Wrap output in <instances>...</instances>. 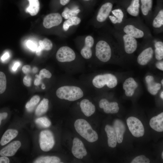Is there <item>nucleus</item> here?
<instances>
[{
	"label": "nucleus",
	"mask_w": 163,
	"mask_h": 163,
	"mask_svg": "<svg viewBox=\"0 0 163 163\" xmlns=\"http://www.w3.org/2000/svg\"><path fill=\"white\" fill-rule=\"evenodd\" d=\"M74 127L77 132L88 142H94L98 139L97 133L85 120L80 119L76 120L74 123Z\"/></svg>",
	"instance_id": "f257e3e1"
},
{
	"label": "nucleus",
	"mask_w": 163,
	"mask_h": 163,
	"mask_svg": "<svg viewBox=\"0 0 163 163\" xmlns=\"http://www.w3.org/2000/svg\"><path fill=\"white\" fill-rule=\"evenodd\" d=\"M57 97L61 99L70 101L78 100L84 95L81 89L74 86H64L59 88L56 92Z\"/></svg>",
	"instance_id": "f03ea898"
},
{
	"label": "nucleus",
	"mask_w": 163,
	"mask_h": 163,
	"mask_svg": "<svg viewBox=\"0 0 163 163\" xmlns=\"http://www.w3.org/2000/svg\"><path fill=\"white\" fill-rule=\"evenodd\" d=\"M92 82L94 87L98 88H103L106 85L108 88H113L117 84L116 77L111 74L97 75L94 78Z\"/></svg>",
	"instance_id": "7ed1b4c3"
},
{
	"label": "nucleus",
	"mask_w": 163,
	"mask_h": 163,
	"mask_svg": "<svg viewBox=\"0 0 163 163\" xmlns=\"http://www.w3.org/2000/svg\"><path fill=\"white\" fill-rule=\"evenodd\" d=\"M95 55L97 58L102 62L108 61L111 57V50L108 43L104 40L98 42L95 46Z\"/></svg>",
	"instance_id": "20e7f679"
},
{
	"label": "nucleus",
	"mask_w": 163,
	"mask_h": 163,
	"mask_svg": "<svg viewBox=\"0 0 163 163\" xmlns=\"http://www.w3.org/2000/svg\"><path fill=\"white\" fill-rule=\"evenodd\" d=\"M39 144L41 149L44 152L51 150L55 144L53 134L50 130H44L41 132L39 135Z\"/></svg>",
	"instance_id": "39448f33"
},
{
	"label": "nucleus",
	"mask_w": 163,
	"mask_h": 163,
	"mask_svg": "<svg viewBox=\"0 0 163 163\" xmlns=\"http://www.w3.org/2000/svg\"><path fill=\"white\" fill-rule=\"evenodd\" d=\"M126 123L129 129L133 136L139 137L144 135V127L138 119L134 117H130L127 119Z\"/></svg>",
	"instance_id": "423d86ee"
},
{
	"label": "nucleus",
	"mask_w": 163,
	"mask_h": 163,
	"mask_svg": "<svg viewBox=\"0 0 163 163\" xmlns=\"http://www.w3.org/2000/svg\"><path fill=\"white\" fill-rule=\"evenodd\" d=\"M56 57L60 62H70L74 60L76 57L75 54L71 48L67 46H63L57 51Z\"/></svg>",
	"instance_id": "0eeeda50"
},
{
	"label": "nucleus",
	"mask_w": 163,
	"mask_h": 163,
	"mask_svg": "<svg viewBox=\"0 0 163 163\" xmlns=\"http://www.w3.org/2000/svg\"><path fill=\"white\" fill-rule=\"evenodd\" d=\"M62 21V16L60 14L58 13H52L45 17L43 25L45 28L49 29L59 25Z\"/></svg>",
	"instance_id": "6e6552de"
},
{
	"label": "nucleus",
	"mask_w": 163,
	"mask_h": 163,
	"mask_svg": "<svg viewBox=\"0 0 163 163\" xmlns=\"http://www.w3.org/2000/svg\"><path fill=\"white\" fill-rule=\"evenodd\" d=\"M72 152L74 156L79 159H82L87 154L83 142L77 138H75L73 139Z\"/></svg>",
	"instance_id": "1a4fd4ad"
},
{
	"label": "nucleus",
	"mask_w": 163,
	"mask_h": 163,
	"mask_svg": "<svg viewBox=\"0 0 163 163\" xmlns=\"http://www.w3.org/2000/svg\"><path fill=\"white\" fill-rule=\"evenodd\" d=\"M113 7L112 3L106 2L102 4L98 12L96 19L100 23L104 22L109 17Z\"/></svg>",
	"instance_id": "9d476101"
},
{
	"label": "nucleus",
	"mask_w": 163,
	"mask_h": 163,
	"mask_svg": "<svg viewBox=\"0 0 163 163\" xmlns=\"http://www.w3.org/2000/svg\"><path fill=\"white\" fill-rule=\"evenodd\" d=\"M21 145V143L20 141H14L0 151V155L6 157L12 156L15 154Z\"/></svg>",
	"instance_id": "9b49d317"
},
{
	"label": "nucleus",
	"mask_w": 163,
	"mask_h": 163,
	"mask_svg": "<svg viewBox=\"0 0 163 163\" xmlns=\"http://www.w3.org/2000/svg\"><path fill=\"white\" fill-rule=\"evenodd\" d=\"M124 49L126 53L132 54L136 50L137 42L136 39L128 35L125 34L123 37Z\"/></svg>",
	"instance_id": "f8f14e48"
},
{
	"label": "nucleus",
	"mask_w": 163,
	"mask_h": 163,
	"mask_svg": "<svg viewBox=\"0 0 163 163\" xmlns=\"http://www.w3.org/2000/svg\"><path fill=\"white\" fill-rule=\"evenodd\" d=\"M99 107L103 108L104 111L107 113H117L119 109L117 103L109 102L106 99H101L99 101Z\"/></svg>",
	"instance_id": "ddd939ff"
},
{
	"label": "nucleus",
	"mask_w": 163,
	"mask_h": 163,
	"mask_svg": "<svg viewBox=\"0 0 163 163\" xmlns=\"http://www.w3.org/2000/svg\"><path fill=\"white\" fill-rule=\"evenodd\" d=\"M94 43V39L91 36L88 35L85 37V46L81 51V55L84 58L88 59L91 57L92 51L91 48Z\"/></svg>",
	"instance_id": "4468645a"
},
{
	"label": "nucleus",
	"mask_w": 163,
	"mask_h": 163,
	"mask_svg": "<svg viewBox=\"0 0 163 163\" xmlns=\"http://www.w3.org/2000/svg\"><path fill=\"white\" fill-rule=\"evenodd\" d=\"M123 30L125 34L136 39L142 38L145 35L144 33L142 30L132 24H128L125 25Z\"/></svg>",
	"instance_id": "2eb2a0df"
},
{
	"label": "nucleus",
	"mask_w": 163,
	"mask_h": 163,
	"mask_svg": "<svg viewBox=\"0 0 163 163\" xmlns=\"http://www.w3.org/2000/svg\"><path fill=\"white\" fill-rule=\"evenodd\" d=\"M113 127L116 133L117 142L119 143H122L123 135L126 131V127L124 123L121 120L116 119L113 122Z\"/></svg>",
	"instance_id": "dca6fc26"
},
{
	"label": "nucleus",
	"mask_w": 163,
	"mask_h": 163,
	"mask_svg": "<svg viewBox=\"0 0 163 163\" xmlns=\"http://www.w3.org/2000/svg\"><path fill=\"white\" fill-rule=\"evenodd\" d=\"M153 50L151 47H149L144 50L138 56L137 62L141 65L147 64L153 56Z\"/></svg>",
	"instance_id": "f3484780"
},
{
	"label": "nucleus",
	"mask_w": 163,
	"mask_h": 163,
	"mask_svg": "<svg viewBox=\"0 0 163 163\" xmlns=\"http://www.w3.org/2000/svg\"><path fill=\"white\" fill-rule=\"evenodd\" d=\"M138 86L137 83L133 78H129L127 79L123 85L126 95L128 97L132 96Z\"/></svg>",
	"instance_id": "a211bd4d"
},
{
	"label": "nucleus",
	"mask_w": 163,
	"mask_h": 163,
	"mask_svg": "<svg viewBox=\"0 0 163 163\" xmlns=\"http://www.w3.org/2000/svg\"><path fill=\"white\" fill-rule=\"evenodd\" d=\"M105 130L108 138V145L112 148L115 147L117 144V139L115 129L113 126L107 125L105 126Z\"/></svg>",
	"instance_id": "6ab92c4d"
},
{
	"label": "nucleus",
	"mask_w": 163,
	"mask_h": 163,
	"mask_svg": "<svg viewBox=\"0 0 163 163\" xmlns=\"http://www.w3.org/2000/svg\"><path fill=\"white\" fill-rule=\"evenodd\" d=\"M150 127L158 132L163 131V113L152 117L149 121Z\"/></svg>",
	"instance_id": "aec40b11"
},
{
	"label": "nucleus",
	"mask_w": 163,
	"mask_h": 163,
	"mask_svg": "<svg viewBox=\"0 0 163 163\" xmlns=\"http://www.w3.org/2000/svg\"><path fill=\"white\" fill-rule=\"evenodd\" d=\"M80 106L82 112L87 117L91 116L95 111V106L87 99L82 100Z\"/></svg>",
	"instance_id": "412c9836"
},
{
	"label": "nucleus",
	"mask_w": 163,
	"mask_h": 163,
	"mask_svg": "<svg viewBox=\"0 0 163 163\" xmlns=\"http://www.w3.org/2000/svg\"><path fill=\"white\" fill-rule=\"evenodd\" d=\"M145 80L149 92L152 95H156L158 91L160 89L161 85L155 82L154 78L152 76H147L145 78Z\"/></svg>",
	"instance_id": "4be33fe9"
},
{
	"label": "nucleus",
	"mask_w": 163,
	"mask_h": 163,
	"mask_svg": "<svg viewBox=\"0 0 163 163\" xmlns=\"http://www.w3.org/2000/svg\"><path fill=\"white\" fill-rule=\"evenodd\" d=\"M18 134V131L14 129L7 130L2 135L0 141V145L3 146L15 138Z\"/></svg>",
	"instance_id": "5701e85b"
},
{
	"label": "nucleus",
	"mask_w": 163,
	"mask_h": 163,
	"mask_svg": "<svg viewBox=\"0 0 163 163\" xmlns=\"http://www.w3.org/2000/svg\"><path fill=\"white\" fill-rule=\"evenodd\" d=\"M81 12L77 5L74 4L72 6L71 8L68 7H66L62 13V16L64 18L68 19L72 17L76 16L77 15Z\"/></svg>",
	"instance_id": "b1692460"
},
{
	"label": "nucleus",
	"mask_w": 163,
	"mask_h": 163,
	"mask_svg": "<svg viewBox=\"0 0 163 163\" xmlns=\"http://www.w3.org/2000/svg\"><path fill=\"white\" fill-rule=\"evenodd\" d=\"M111 12L113 15H109V17L112 23L114 24L121 23L124 16L122 10L120 8H117L112 10Z\"/></svg>",
	"instance_id": "393cba45"
},
{
	"label": "nucleus",
	"mask_w": 163,
	"mask_h": 163,
	"mask_svg": "<svg viewBox=\"0 0 163 163\" xmlns=\"http://www.w3.org/2000/svg\"><path fill=\"white\" fill-rule=\"evenodd\" d=\"M140 0H132L131 4L127 8V11L130 15L138 16L139 13Z\"/></svg>",
	"instance_id": "a878e982"
},
{
	"label": "nucleus",
	"mask_w": 163,
	"mask_h": 163,
	"mask_svg": "<svg viewBox=\"0 0 163 163\" xmlns=\"http://www.w3.org/2000/svg\"><path fill=\"white\" fill-rule=\"evenodd\" d=\"M29 5L26 9V11L31 16L36 15L40 9V3L39 0H28Z\"/></svg>",
	"instance_id": "bb28decb"
},
{
	"label": "nucleus",
	"mask_w": 163,
	"mask_h": 163,
	"mask_svg": "<svg viewBox=\"0 0 163 163\" xmlns=\"http://www.w3.org/2000/svg\"><path fill=\"white\" fill-rule=\"evenodd\" d=\"M48 100L47 99L43 98L36 110L35 112L36 115L37 116H40L46 113L48 109Z\"/></svg>",
	"instance_id": "cd10ccee"
},
{
	"label": "nucleus",
	"mask_w": 163,
	"mask_h": 163,
	"mask_svg": "<svg viewBox=\"0 0 163 163\" xmlns=\"http://www.w3.org/2000/svg\"><path fill=\"white\" fill-rule=\"evenodd\" d=\"M35 163H60V159L55 156H41L37 158L34 161Z\"/></svg>",
	"instance_id": "c85d7f7f"
},
{
	"label": "nucleus",
	"mask_w": 163,
	"mask_h": 163,
	"mask_svg": "<svg viewBox=\"0 0 163 163\" xmlns=\"http://www.w3.org/2000/svg\"><path fill=\"white\" fill-rule=\"evenodd\" d=\"M81 22V19L77 16L69 18L64 22L63 25V29L65 31H67L70 26L78 25Z\"/></svg>",
	"instance_id": "c756f323"
},
{
	"label": "nucleus",
	"mask_w": 163,
	"mask_h": 163,
	"mask_svg": "<svg viewBox=\"0 0 163 163\" xmlns=\"http://www.w3.org/2000/svg\"><path fill=\"white\" fill-rule=\"evenodd\" d=\"M153 27L156 28H159L163 25V10L161 9L157 13L152 22Z\"/></svg>",
	"instance_id": "7c9ffc66"
},
{
	"label": "nucleus",
	"mask_w": 163,
	"mask_h": 163,
	"mask_svg": "<svg viewBox=\"0 0 163 163\" xmlns=\"http://www.w3.org/2000/svg\"><path fill=\"white\" fill-rule=\"evenodd\" d=\"M142 4L141 10L144 16L148 15L152 8V0H140Z\"/></svg>",
	"instance_id": "2f4dec72"
},
{
	"label": "nucleus",
	"mask_w": 163,
	"mask_h": 163,
	"mask_svg": "<svg viewBox=\"0 0 163 163\" xmlns=\"http://www.w3.org/2000/svg\"><path fill=\"white\" fill-rule=\"evenodd\" d=\"M155 57L157 60H160L163 58V43L158 41L155 43Z\"/></svg>",
	"instance_id": "473e14b6"
},
{
	"label": "nucleus",
	"mask_w": 163,
	"mask_h": 163,
	"mask_svg": "<svg viewBox=\"0 0 163 163\" xmlns=\"http://www.w3.org/2000/svg\"><path fill=\"white\" fill-rule=\"evenodd\" d=\"M40 99V97L38 95L33 96L25 105V107L27 110L30 112L32 111L34 107L39 102Z\"/></svg>",
	"instance_id": "72a5a7b5"
},
{
	"label": "nucleus",
	"mask_w": 163,
	"mask_h": 163,
	"mask_svg": "<svg viewBox=\"0 0 163 163\" xmlns=\"http://www.w3.org/2000/svg\"><path fill=\"white\" fill-rule=\"evenodd\" d=\"M39 45L42 50L49 51L53 47V43L50 40L47 38H44L43 40H40L39 42Z\"/></svg>",
	"instance_id": "f704fd0d"
},
{
	"label": "nucleus",
	"mask_w": 163,
	"mask_h": 163,
	"mask_svg": "<svg viewBox=\"0 0 163 163\" xmlns=\"http://www.w3.org/2000/svg\"><path fill=\"white\" fill-rule=\"evenodd\" d=\"M35 122L43 128L48 127L51 124L50 121L46 117H41L35 120Z\"/></svg>",
	"instance_id": "c9c22d12"
},
{
	"label": "nucleus",
	"mask_w": 163,
	"mask_h": 163,
	"mask_svg": "<svg viewBox=\"0 0 163 163\" xmlns=\"http://www.w3.org/2000/svg\"><path fill=\"white\" fill-rule=\"evenodd\" d=\"M7 85L6 76L5 73L0 71V94L3 93L6 90Z\"/></svg>",
	"instance_id": "e433bc0d"
},
{
	"label": "nucleus",
	"mask_w": 163,
	"mask_h": 163,
	"mask_svg": "<svg viewBox=\"0 0 163 163\" xmlns=\"http://www.w3.org/2000/svg\"><path fill=\"white\" fill-rule=\"evenodd\" d=\"M52 76V74L49 71L45 69H43L40 71L39 75H36L35 77L41 80L44 78H50Z\"/></svg>",
	"instance_id": "4c0bfd02"
},
{
	"label": "nucleus",
	"mask_w": 163,
	"mask_h": 163,
	"mask_svg": "<svg viewBox=\"0 0 163 163\" xmlns=\"http://www.w3.org/2000/svg\"><path fill=\"white\" fill-rule=\"evenodd\" d=\"M149 159L145 156L141 155L135 157L131 162V163H149Z\"/></svg>",
	"instance_id": "58836bf2"
},
{
	"label": "nucleus",
	"mask_w": 163,
	"mask_h": 163,
	"mask_svg": "<svg viewBox=\"0 0 163 163\" xmlns=\"http://www.w3.org/2000/svg\"><path fill=\"white\" fill-rule=\"evenodd\" d=\"M26 45L29 49L33 51H36L38 46V44L36 42L30 40L27 41Z\"/></svg>",
	"instance_id": "ea45409f"
},
{
	"label": "nucleus",
	"mask_w": 163,
	"mask_h": 163,
	"mask_svg": "<svg viewBox=\"0 0 163 163\" xmlns=\"http://www.w3.org/2000/svg\"><path fill=\"white\" fill-rule=\"evenodd\" d=\"M23 83L25 86L27 87L30 86L31 84V77L28 75L25 76L23 78Z\"/></svg>",
	"instance_id": "a19ab883"
},
{
	"label": "nucleus",
	"mask_w": 163,
	"mask_h": 163,
	"mask_svg": "<svg viewBox=\"0 0 163 163\" xmlns=\"http://www.w3.org/2000/svg\"><path fill=\"white\" fill-rule=\"evenodd\" d=\"M30 66L29 65H24L22 68L23 72L25 74H27L30 72Z\"/></svg>",
	"instance_id": "79ce46f5"
},
{
	"label": "nucleus",
	"mask_w": 163,
	"mask_h": 163,
	"mask_svg": "<svg viewBox=\"0 0 163 163\" xmlns=\"http://www.w3.org/2000/svg\"><path fill=\"white\" fill-rule=\"evenodd\" d=\"M10 160L6 156H2L0 157V163H9Z\"/></svg>",
	"instance_id": "37998d69"
},
{
	"label": "nucleus",
	"mask_w": 163,
	"mask_h": 163,
	"mask_svg": "<svg viewBox=\"0 0 163 163\" xmlns=\"http://www.w3.org/2000/svg\"><path fill=\"white\" fill-rule=\"evenodd\" d=\"M8 115V114L7 112L0 113V125L1 124L2 120L6 119Z\"/></svg>",
	"instance_id": "c03bdc74"
},
{
	"label": "nucleus",
	"mask_w": 163,
	"mask_h": 163,
	"mask_svg": "<svg viewBox=\"0 0 163 163\" xmlns=\"http://www.w3.org/2000/svg\"><path fill=\"white\" fill-rule=\"evenodd\" d=\"M10 55L8 52L5 53L2 56L1 59L3 61H5L9 58Z\"/></svg>",
	"instance_id": "a18cd8bd"
},
{
	"label": "nucleus",
	"mask_w": 163,
	"mask_h": 163,
	"mask_svg": "<svg viewBox=\"0 0 163 163\" xmlns=\"http://www.w3.org/2000/svg\"><path fill=\"white\" fill-rule=\"evenodd\" d=\"M156 67L162 70H163V61L160 62H158L156 64Z\"/></svg>",
	"instance_id": "49530a36"
},
{
	"label": "nucleus",
	"mask_w": 163,
	"mask_h": 163,
	"mask_svg": "<svg viewBox=\"0 0 163 163\" xmlns=\"http://www.w3.org/2000/svg\"><path fill=\"white\" fill-rule=\"evenodd\" d=\"M70 0H59V2L62 6H65L70 2Z\"/></svg>",
	"instance_id": "de8ad7c7"
},
{
	"label": "nucleus",
	"mask_w": 163,
	"mask_h": 163,
	"mask_svg": "<svg viewBox=\"0 0 163 163\" xmlns=\"http://www.w3.org/2000/svg\"><path fill=\"white\" fill-rule=\"evenodd\" d=\"M83 4L85 5H89L90 3L93 0H79Z\"/></svg>",
	"instance_id": "09e8293b"
},
{
	"label": "nucleus",
	"mask_w": 163,
	"mask_h": 163,
	"mask_svg": "<svg viewBox=\"0 0 163 163\" xmlns=\"http://www.w3.org/2000/svg\"><path fill=\"white\" fill-rule=\"evenodd\" d=\"M20 65V63L19 62H15L12 68L13 70L14 71H16Z\"/></svg>",
	"instance_id": "8fccbe9b"
},
{
	"label": "nucleus",
	"mask_w": 163,
	"mask_h": 163,
	"mask_svg": "<svg viewBox=\"0 0 163 163\" xmlns=\"http://www.w3.org/2000/svg\"><path fill=\"white\" fill-rule=\"evenodd\" d=\"M41 82V80L36 78L34 81V84L35 85H39Z\"/></svg>",
	"instance_id": "3c124183"
},
{
	"label": "nucleus",
	"mask_w": 163,
	"mask_h": 163,
	"mask_svg": "<svg viewBox=\"0 0 163 163\" xmlns=\"http://www.w3.org/2000/svg\"><path fill=\"white\" fill-rule=\"evenodd\" d=\"M41 88L43 89H44L45 88V86L44 84L43 83L41 86Z\"/></svg>",
	"instance_id": "603ef678"
},
{
	"label": "nucleus",
	"mask_w": 163,
	"mask_h": 163,
	"mask_svg": "<svg viewBox=\"0 0 163 163\" xmlns=\"http://www.w3.org/2000/svg\"><path fill=\"white\" fill-rule=\"evenodd\" d=\"M37 68L36 67H34L33 69V72H37Z\"/></svg>",
	"instance_id": "864d4df0"
},
{
	"label": "nucleus",
	"mask_w": 163,
	"mask_h": 163,
	"mask_svg": "<svg viewBox=\"0 0 163 163\" xmlns=\"http://www.w3.org/2000/svg\"><path fill=\"white\" fill-rule=\"evenodd\" d=\"M160 96H161V98L162 99H163V91H162L161 93Z\"/></svg>",
	"instance_id": "5fc2aeb1"
},
{
	"label": "nucleus",
	"mask_w": 163,
	"mask_h": 163,
	"mask_svg": "<svg viewBox=\"0 0 163 163\" xmlns=\"http://www.w3.org/2000/svg\"><path fill=\"white\" fill-rule=\"evenodd\" d=\"M161 157L162 159H163V152H162L161 154Z\"/></svg>",
	"instance_id": "6e6d98bb"
},
{
	"label": "nucleus",
	"mask_w": 163,
	"mask_h": 163,
	"mask_svg": "<svg viewBox=\"0 0 163 163\" xmlns=\"http://www.w3.org/2000/svg\"><path fill=\"white\" fill-rule=\"evenodd\" d=\"M161 84H162V85H163V80L162 79L161 82Z\"/></svg>",
	"instance_id": "4d7b16f0"
},
{
	"label": "nucleus",
	"mask_w": 163,
	"mask_h": 163,
	"mask_svg": "<svg viewBox=\"0 0 163 163\" xmlns=\"http://www.w3.org/2000/svg\"><path fill=\"white\" fill-rule=\"evenodd\" d=\"M79 104V103H78V104Z\"/></svg>",
	"instance_id": "13d9d810"
}]
</instances>
